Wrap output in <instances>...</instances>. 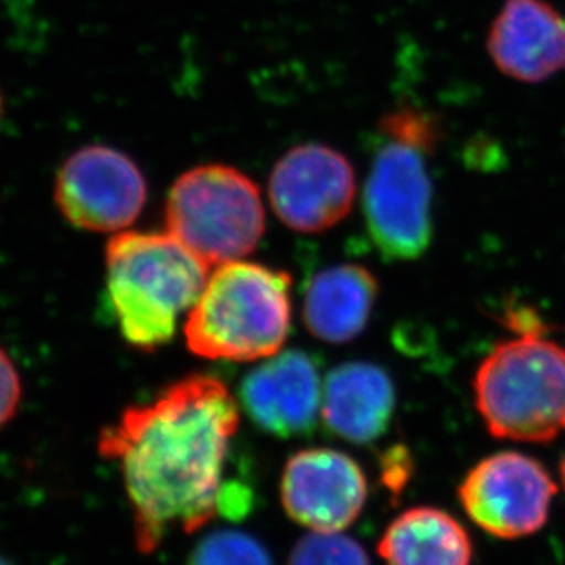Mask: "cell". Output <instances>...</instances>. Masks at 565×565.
<instances>
[{"label": "cell", "mask_w": 565, "mask_h": 565, "mask_svg": "<svg viewBox=\"0 0 565 565\" xmlns=\"http://www.w3.org/2000/svg\"><path fill=\"white\" fill-rule=\"evenodd\" d=\"M358 180L352 161L324 143L289 149L273 167L267 196L278 220L305 235L341 224L352 211Z\"/></svg>", "instance_id": "obj_9"}, {"label": "cell", "mask_w": 565, "mask_h": 565, "mask_svg": "<svg viewBox=\"0 0 565 565\" xmlns=\"http://www.w3.org/2000/svg\"><path fill=\"white\" fill-rule=\"evenodd\" d=\"M188 565H273L269 551L252 534L222 529L198 542Z\"/></svg>", "instance_id": "obj_16"}, {"label": "cell", "mask_w": 565, "mask_h": 565, "mask_svg": "<svg viewBox=\"0 0 565 565\" xmlns=\"http://www.w3.org/2000/svg\"><path fill=\"white\" fill-rule=\"evenodd\" d=\"M320 411L337 438L353 445L377 441L394 417V381L374 363L341 364L326 377Z\"/></svg>", "instance_id": "obj_13"}, {"label": "cell", "mask_w": 565, "mask_h": 565, "mask_svg": "<svg viewBox=\"0 0 565 565\" xmlns=\"http://www.w3.org/2000/svg\"><path fill=\"white\" fill-rule=\"evenodd\" d=\"M379 282L369 267L337 264L317 273L306 288L305 324L331 344L358 339L377 305Z\"/></svg>", "instance_id": "obj_14"}, {"label": "cell", "mask_w": 565, "mask_h": 565, "mask_svg": "<svg viewBox=\"0 0 565 565\" xmlns=\"http://www.w3.org/2000/svg\"><path fill=\"white\" fill-rule=\"evenodd\" d=\"M556 486L539 459L527 454H491L467 472L458 498L470 520L497 539L539 533L550 520Z\"/></svg>", "instance_id": "obj_8"}, {"label": "cell", "mask_w": 565, "mask_h": 565, "mask_svg": "<svg viewBox=\"0 0 565 565\" xmlns=\"http://www.w3.org/2000/svg\"><path fill=\"white\" fill-rule=\"evenodd\" d=\"M291 331V277L255 262H227L207 278L183 326L194 355L249 363L273 358Z\"/></svg>", "instance_id": "obj_3"}, {"label": "cell", "mask_w": 565, "mask_h": 565, "mask_svg": "<svg viewBox=\"0 0 565 565\" xmlns=\"http://www.w3.org/2000/svg\"><path fill=\"white\" fill-rule=\"evenodd\" d=\"M2 113H4V99H2V94H0V118H2Z\"/></svg>", "instance_id": "obj_23"}, {"label": "cell", "mask_w": 565, "mask_h": 565, "mask_svg": "<svg viewBox=\"0 0 565 565\" xmlns=\"http://www.w3.org/2000/svg\"><path fill=\"white\" fill-rule=\"evenodd\" d=\"M209 266L171 233H118L107 246V300L130 347L154 352L196 305Z\"/></svg>", "instance_id": "obj_2"}, {"label": "cell", "mask_w": 565, "mask_h": 565, "mask_svg": "<svg viewBox=\"0 0 565 565\" xmlns=\"http://www.w3.org/2000/svg\"><path fill=\"white\" fill-rule=\"evenodd\" d=\"M247 417L273 438H306L315 433L322 406L319 359L286 350L252 370L241 384Z\"/></svg>", "instance_id": "obj_11"}, {"label": "cell", "mask_w": 565, "mask_h": 565, "mask_svg": "<svg viewBox=\"0 0 565 565\" xmlns=\"http://www.w3.org/2000/svg\"><path fill=\"white\" fill-rule=\"evenodd\" d=\"M288 565H372L363 545L341 533H310L295 545Z\"/></svg>", "instance_id": "obj_18"}, {"label": "cell", "mask_w": 565, "mask_h": 565, "mask_svg": "<svg viewBox=\"0 0 565 565\" xmlns=\"http://www.w3.org/2000/svg\"><path fill=\"white\" fill-rule=\"evenodd\" d=\"M561 476H562V483H564V487H565V456H564V459H562Z\"/></svg>", "instance_id": "obj_22"}, {"label": "cell", "mask_w": 565, "mask_h": 565, "mask_svg": "<svg viewBox=\"0 0 565 565\" xmlns=\"http://www.w3.org/2000/svg\"><path fill=\"white\" fill-rule=\"evenodd\" d=\"M138 163L108 145H86L64 160L55 178V205L77 230L118 233L138 220L147 203Z\"/></svg>", "instance_id": "obj_7"}, {"label": "cell", "mask_w": 565, "mask_h": 565, "mask_svg": "<svg viewBox=\"0 0 565 565\" xmlns=\"http://www.w3.org/2000/svg\"><path fill=\"white\" fill-rule=\"evenodd\" d=\"M487 52L518 83L550 81L565 70V17L547 0H505L487 33Z\"/></svg>", "instance_id": "obj_12"}, {"label": "cell", "mask_w": 565, "mask_h": 565, "mask_svg": "<svg viewBox=\"0 0 565 565\" xmlns=\"http://www.w3.org/2000/svg\"><path fill=\"white\" fill-rule=\"evenodd\" d=\"M21 379L8 353L0 348V428L11 422L21 403Z\"/></svg>", "instance_id": "obj_19"}, {"label": "cell", "mask_w": 565, "mask_h": 565, "mask_svg": "<svg viewBox=\"0 0 565 565\" xmlns=\"http://www.w3.org/2000/svg\"><path fill=\"white\" fill-rule=\"evenodd\" d=\"M509 330L518 335H545L550 330L540 315L527 306H509L502 317Z\"/></svg>", "instance_id": "obj_21"}, {"label": "cell", "mask_w": 565, "mask_h": 565, "mask_svg": "<svg viewBox=\"0 0 565 565\" xmlns=\"http://www.w3.org/2000/svg\"><path fill=\"white\" fill-rule=\"evenodd\" d=\"M166 224L207 266H222L255 252L266 233V209L252 178L236 167L207 163L172 183Z\"/></svg>", "instance_id": "obj_5"}, {"label": "cell", "mask_w": 565, "mask_h": 565, "mask_svg": "<svg viewBox=\"0 0 565 565\" xmlns=\"http://www.w3.org/2000/svg\"><path fill=\"white\" fill-rule=\"evenodd\" d=\"M411 452L405 447H392L383 458L384 483L390 491L399 492L411 478Z\"/></svg>", "instance_id": "obj_20"}, {"label": "cell", "mask_w": 565, "mask_h": 565, "mask_svg": "<svg viewBox=\"0 0 565 565\" xmlns=\"http://www.w3.org/2000/svg\"><path fill=\"white\" fill-rule=\"evenodd\" d=\"M280 498L288 516L311 533H342L361 516L369 481L352 456L306 448L284 467Z\"/></svg>", "instance_id": "obj_10"}, {"label": "cell", "mask_w": 565, "mask_h": 565, "mask_svg": "<svg viewBox=\"0 0 565 565\" xmlns=\"http://www.w3.org/2000/svg\"><path fill=\"white\" fill-rule=\"evenodd\" d=\"M377 130L379 138L412 145L428 156L438 150L445 134L438 114L414 107L395 108L392 113L384 114L383 118L379 119Z\"/></svg>", "instance_id": "obj_17"}, {"label": "cell", "mask_w": 565, "mask_h": 565, "mask_svg": "<svg viewBox=\"0 0 565 565\" xmlns=\"http://www.w3.org/2000/svg\"><path fill=\"white\" fill-rule=\"evenodd\" d=\"M472 553L463 525L436 507L401 512L379 542L386 565H470Z\"/></svg>", "instance_id": "obj_15"}, {"label": "cell", "mask_w": 565, "mask_h": 565, "mask_svg": "<svg viewBox=\"0 0 565 565\" xmlns=\"http://www.w3.org/2000/svg\"><path fill=\"white\" fill-rule=\"evenodd\" d=\"M430 156L412 145L381 138L364 185L366 230L386 262L419 260L433 244L434 188Z\"/></svg>", "instance_id": "obj_6"}, {"label": "cell", "mask_w": 565, "mask_h": 565, "mask_svg": "<svg viewBox=\"0 0 565 565\" xmlns=\"http://www.w3.org/2000/svg\"><path fill=\"white\" fill-rule=\"evenodd\" d=\"M0 565H10L4 561V556L0 555Z\"/></svg>", "instance_id": "obj_24"}, {"label": "cell", "mask_w": 565, "mask_h": 565, "mask_svg": "<svg viewBox=\"0 0 565 565\" xmlns=\"http://www.w3.org/2000/svg\"><path fill=\"white\" fill-rule=\"evenodd\" d=\"M472 392L494 438L553 441L565 433V348L545 335L500 341L478 364Z\"/></svg>", "instance_id": "obj_4"}, {"label": "cell", "mask_w": 565, "mask_h": 565, "mask_svg": "<svg viewBox=\"0 0 565 565\" xmlns=\"http://www.w3.org/2000/svg\"><path fill=\"white\" fill-rule=\"evenodd\" d=\"M241 411L218 377L180 379L145 405L130 406L99 438L119 465L134 536L152 553L174 533H194L224 511V472Z\"/></svg>", "instance_id": "obj_1"}]
</instances>
